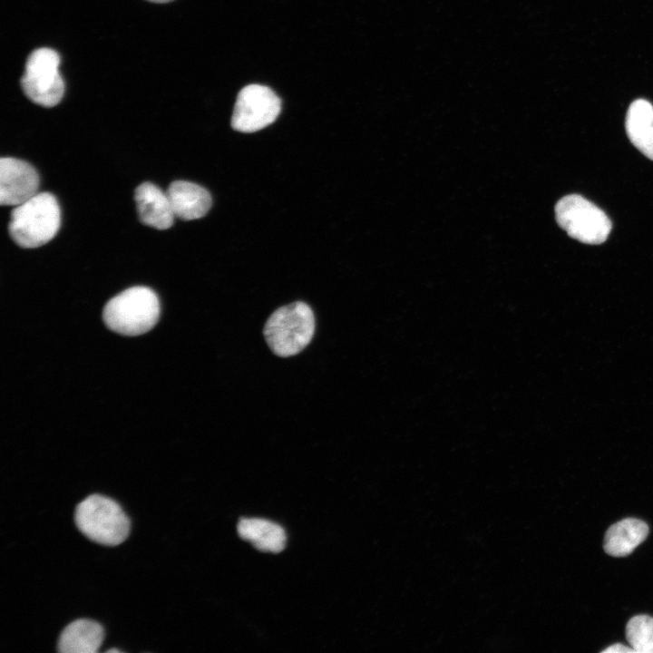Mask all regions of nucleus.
<instances>
[{"label": "nucleus", "mask_w": 653, "mask_h": 653, "mask_svg": "<svg viewBox=\"0 0 653 653\" xmlns=\"http://www.w3.org/2000/svg\"><path fill=\"white\" fill-rule=\"evenodd\" d=\"M625 128L630 142L653 161V105L644 99L632 102L627 112Z\"/></svg>", "instance_id": "12"}, {"label": "nucleus", "mask_w": 653, "mask_h": 653, "mask_svg": "<svg viewBox=\"0 0 653 653\" xmlns=\"http://www.w3.org/2000/svg\"><path fill=\"white\" fill-rule=\"evenodd\" d=\"M106 652H109V653L110 652H119V650L117 648H112V649L106 650Z\"/></svg>", "instance_id": "18"}, {"label": "nucleus", "mask_w": 653, "mask_h": 653, "mask_svg": "<svg viewBox=\"0 0 653 653\" xmlns=\"http://www.w3.org/2000/svg\"><path fill=\"white\" fill-rule=\"evenodd\" d=\"M140 220L156 229H167L174 221V213L167 193L159 187L143 182L134 192Z\"/></svg>", "instance_id": "9"}, {"label": "nucleus", "mask_w": 653, "mask_h": 653, "mask_svg": "<svg viewBox=\"0 0 653 653\" xmlns=\"http://www.w3.org/2000/svg\"><path fill=\"white\" fill-rule=\"evenodd\" d=\"M280 111L281 101L269 87L249 84L238 94L231 127L240 132H254L271 124Z\"/></svg>", "instance_id": "7"}, {"label": "nucleus", "mask_w": 653, "mask_h": 653, "mask_svg": "<svg viewBox=\"0 0 653 653\" xmlns=\"http://www.w3.org/2000/svg\"><path fill=\"white\" fill-rule=\"evenodd\" d=\"M315 326L311 307L302 301H296L274 311L267 320L263 333L272 352L288 357L300 353L310 343Z\"/></svg>", "instance_id": "3"}, {"label": "nucleus", "mask_w": 653, "mask_h": 653, "mask_svg": "<svg viewBox=\"0 0 653 653\" xmlns=\"http://www.w3.org/2000/svg\"><path fill=\"white\" fill-rule=\"evenodd\" d=\"M60 56L51 48L33 51L25 63L21 85L24 94L34 103L54 107L64 93V82L59 73Z\"/></svg>", "instance_id": "6"}, {"label": "nucleus", "mask_w": 653, "mask_h": 653, "mask_svg": "<svg viewBox=\"0 0 653 653\" xmlns=\"http://www.w3.org/2000/svg\"><path fill=\"white\" fill-rule=\"evenodd\" d=\"M74 521L84 536L105 546L122 543L130 532V520L122 507L100 494H92L77 504Z\"/></svg>", "instance_id": "4"}, {"label": "nucleus", "mask_w": 653, "mask_h": 653, "mask_svg": "<svg viewBox=\"0 0 653 653\" xmlns=\"http://www.w3.org/2000/svg\"><path fill=\"white\" fill-rule=\"evenodd\" d=\"M239 537L264 552L282 551L287 543L284 529L270 521L258 518H243L238 523Z\"/></svg>", "instance_id": "14"}, {"label": "nucleus", "mask_w": 653, "mask_h": 653, "mask_svg": "<svg viewBox=\"0 0 653 653\" xmlns=\"http://www.w3.org/2000/svg\"><path fill=\"white\" fill-rule=\"evenodd\" d=\"M60 223L61 210L56 198L49 192H40L15 206L8 230L18 246L34 249L53 239Z\"/></svg>", "instance_id": "1"}, {"label": "nucleus", "mask_w": 653, "mask_h": 653, "mask_svg": "<svg viewBox=\"0 0 653 653\" xmlns=\"http://www.w3.org/2000/svg\"><path fill=\"white\" fill-rule=\"evenodd\" d=\"M102 316L106 326L116 333L141 335L151 330L159 319V298L150 288L132 287L110 299Z\"/></svg>", "instance_id": "2"}, {"label": "nucleus", "mask_w": 653, "mask_h": 653, "mask_svg": "<svg viewBox=\"0 0 653 653\" xmlns=\"http://www.w3.org/2000/svg\"><path fill=\"white\" fill-rule=\"evenodd\" d=\"M559 226L567 234L582 243H603L610 230L611 222L605 212L578 194L561 198L555 206Z\"/></svg>", "instance_id": "5"}, {"label": "nucleus", "mask_w": 653, "mask_h": 653, "mask_svg": "<svg viewBox=\"0 0 653 653\" xmlns=\"http://www.w3.org/2000/svg\"><path fill=\"white\" fill-rule=\"evenodd\" d=\"M635 653L634 649L631 647L624 646L620 643L613 644L607 648L603 649L601 653Z\"/></svg>", "instance_id": "16"}, {"label": "nucleus", "mask_w": 653, "mask_h": 653, "mask_svg": "<svg viewBox=\"0 0 653 653\" xmlns=\"http://www.w3.org/2000/svg\"><path fill=\"white\" fill-rule=\"evenodd\" d=\"M147 1H150V2H152V3H158V4H164V3H169V2H171V1H172V0H147Z\"/></svg>", "instance_id": "17"}, {"label": "nucleus", "mask_w": 653, "mask_h": 653, "mask_svg": "<svg viewBox=\"0 0 653 653\" xmlns=\"http://www.w3.org/2000/svg\"><path fill=\"white\" fill-rule=\"evenodd\" d=\"M104 638L100 623L79 619L69 623L61 632L57 650L62 653H95Z\"/></svg>", "instance_id": "11"}, {"label": "nucleus", "mask_w": 653, "mask_h": 653, "mask_svg": "<svg viewBox=\"0 0 653 653\" xmlns=\"http://www.w3.org/2000/svg\"><path fill=\"white\" fill-rule=\"evenodd\" d=\"M39 176L28 162L13 158L0 160V203L17 206L37 193Z\"/></svg>", "instance_id": "8"}, {"label": "nucleus", "mask_w": 653, "mask_h": 653, "mask_svg": "<svg viewBox=\"0 0 653 653\" xmlns=\"http://www.w3.org/2000/svg\"><path fill=\"white\" fill-rule=\"evenodd\" d=\"M648 534V524L638 519L626 518L612 524L606 531L603 548L613 557L629 555Z\"/></svg>", "instance_id": "13"}, {"label": "nucleus", "mask_w": 653, "mask_h": 653, "mask_svg": "<svg viewBox=\"0 0 653 653\" xmlns=\"http://www.w3.org/2000/svg\"><path fill=\"white\" fill-rule=\"evenodd\" d=\"M626 638L635 653H653V617H632L626 625Z\"/></svg>", "instance_id": "15"}, {"label": "nucleus", "mask_w": 653, "mask_h": 653, "mask_svg": "<svg viewBox=\"0 0 653 653\" xmlns=\"http://www.w3.org/2000/svg\"><path fill=\"white\" fill-rule=\"evenodd\" d=\"M175 217L182 220H192L204 217L211 207L210 192L200 185L175 180L167 190Z\"/></svg>", "instance_id": "10"}]
</instances>
